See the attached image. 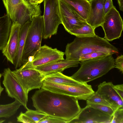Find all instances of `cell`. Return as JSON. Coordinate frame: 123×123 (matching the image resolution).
Listing matches in <instances>:
<instances>
[{"label":"cell","mask_w":123,"mask_h":123,"mask_svg":"<svg viewBox=\"0 0 123 123\" xmlns=\"http://www.w3.org/2000/svg\"><path fill=\"white\" fill-rule=\"evenodd\" d=\"M44 31L43 16L33 17L26 37L22 56V65L28 62L41 47Z\"/></svg>","instance_id":"obj_4"},{"label":"cell","mask_w":123,"mask_h":123,"mask_svg":"<svg viewBox=\"0 0 123 123\" xmlns=\"http://www.w3.org/2000/svg\"><path fill=\"white\" fill-rule=\"evenodd\" d=\"M101 26L105 33L104 38L108 41L119 38L121 36L123 29V20L114 6L105 15Z\"/></svg>","instance_id":"obj_9"},{"label":"cell","mask_w":123,"mask_h":123,"mask_svg":"<svg viewBox=\"0 0 123 123\" xmlns=\"http://www.w3.org/2000/svg\"><path fill=\"white\" fill-rule=\"evenodd\" d=\"M41 88L54 92L73 97L78 100H85L95 92L91 85L85 83L70 85L43 80Z\"/></svg>","instance_id":"obj_5"},{"label":"cell","mask_w":123,"mask_h":123,"mask_svg":"<svg viewBox=\"0 0 123 123\" xmlns=\"http://www.w3.org/2000/svg\"><path fill=\"white\" fill-rule=\"evenodd\" d=\"M94 52L113 55L118 53V50L106 39L96 34L89 37H76L73 41L67 45L64 53L66 60L77 61L82 55Z\"/></svg>","instance_id":"obj_2"},{"label":"cell","mask_w":123,"mask_h":123,"mask_svg":"<svg viewBox=\"0 0 123 123\" xmlns=\"http://www.w3.org/2000/svg\"><path fill=\"white\" fill-rule=\"evenodd\" d=\"M111 123H123V107L114 111Z\"/></svg>","instance_id":"obj_29"},{"label":"cell","mask_w":123,"mask_h":123,"mask_svg":"<svg viewBox=\"0 0 123 123\" xmlns=\"http://www.w3.org/2000/svg\"><path fill=\"white\" fill-rule=\"evenodd\" d=\"M115 68H117L123 74V55L118 56L115 59Z\"/></svg>","instance_id":"obj_32"},{"label":"cell","mask_w":123,"mask_h":123,"mask_svg":"<svg viewBox=\"0 0 123 123\" xmlns=\"http://www.w3.org/2000/svg\"><path fill=\"white\" fill-rule=\"evenodd\" d=\"M12 72L27 95L31 90L41 88L45 75L37 70L19 68Z\"/></svg>","instance_id":"obj_8"},{"label":"cell","mask_w":123,"mask_h":123,"mask_svg":"<svg viewBox=\"0 0 123 123\" xmlns=\"http://www.w3.org/2000/svg\"><path fill=\"white\" fill-rule=\"evenodd\" d=\"M119 8L121 11H123V0H117Z\"/></svg>","instance_id":"obj_36"},{"label":"cell","mask_w":123,"mask_h":123,"mask_svg":"<svg viewBox=\"0 0 123 123\" xmlns=\"http://www.w3.org/2000/svg\"><path fill=\"white\" fill-rule=\"evenodd\" d=\"M31 23V21H28L23 25L21 28L18 49L13 64L16 69L19 68L22 65L23 53L26 37Z\"/></svg>","instance_id":"obj_18"},{"label":"cell","mask_w":123,"mask_h":123,"mask_svg":"<svg viewBox=\"0 0 123 123\" xmlns=\"http://www.w3.org/2000/svg\"><path fill=\"white\" fill-rule=\"evenodd\" d=\"M2 75V83L8 96L17 100L25 108L27 109L28 95L25 92L10 68L4 69Z\"/></svg>","instance_id":"obj_10"},{"label":"cell","mask_w":123,"mask_h":123,"mask_svg":"<svg viewBox=\"0 0 123 123\" xmlns=\"http://www.w3.org/2000/svg\"><path fill=\"white\" fill-rule=\"evenodd\" d=\"M113 117L86 105L69 123H111Z\"/></svg>","instance_id":"obj_12"},{"label":"cell","mask_w":123,"mask_h":123,"mask_svg":"<svg viewBox=\"0 0 123 123\" xmlns=\"http://www.w3.org/2000/svg\"><path fill=\"white\" fill-rule=\"evenodd\" d=\"M2 1L6 10V14L10 19L17 6L23 2L22 0H2Z\"/></svg>","instance_id":"obj_24"},{"label":"cell","mask_w":123,"mask_h":123,"mask_svg":"<svg viewBox=\"0 0 123 123\" xmlns=\"http://www.w3.org/2000/svg\"><path fill=\"white\" fill-rule=\"evenodd\" d=\"M80 63V61L79 60H67L64 59L52 62L33 68L45 75L52 73L62 72L67 68L77 67Z\"/></svg>","instance_id":"obj_17"},{"label":"cell","mask_w":123,"mask_h":123,"mask_svg":"<svg viewBox=\"0 0 123 123\" xmlns=\"http://www.w3.org/2000/svg\"><path fill=\"white\" fill-rule=\"evenodd\" d=\"M21 26L16 22H12L8 41L2 50L7 60L13 64L18 51Z\"/></svg>","instance_id":"obj_14"},{"label":"cell","mask_w":123,"mask_h":123,"mask_svg":"<svg viewBox=\"0 0 123 123\" xmlns=\"http://www.w3.org/2000/svg\"><path fill=\"white\" fill-rule=\"evenodd\" d=\"M2 74L0 73V96L1 95L2 92L3 91L4 88L1 86L0 83V79L2 76Z\"/></svg>","instance_id":"obj_38"},{"label":"cell","mask_w":123,"mask_h":123,"mask_svg":"<svg viewBox=\"0 0 123 123\" xmlns=\"http://www.w3.org/2000/svg\"><path fill=\"white\" fill-rule=\"evenodd\" d=\"M105 0H90V9L87 23L95 29L101 26L104 21V5Z\"/></svg>","instance_id":"obj_16"},{"label":"cell","mask_w":123,"mask_h":123,"mask_svg":"<svg viewBox=\"0 0 123 123\" xmlns=\"http://www.w3.org/2000/svg\"><path fill=\"white\" fill-rule=\"evenodd\" d=\"M109 54L100 52H94L84 55L80 56L79 59V61H83L96 57L105 56Z\"/></svg>","instance_id":"obj_28"},{"label":"cell","mask_w":123,"mask_h":123,"mask_svg":"<svg viewBox=\"0 0 123 123\" xmlns=\"http://www.w3.org/2000/svg\"><path fill=\"white\" fill-rule=\"evenodd\" d=\"M64 53L57 48H52L46 45L41 46L28 61L19 68H33L52 62L64 60Z\"/></svg>","instance_id":"obj_7"},{"label":"cell","mask_w":123,"mask_h":123,"mask_svg":"<svg viewBox=\"0 0 123 123\" xmlns=\"http://www.w3.org/2000/svg\"><path fill=\"white\" fill-rule=\"evenodd\" d=\"M88 1H89L90 0H86Z\"/></svg>","instance_id":"obj_39"},{"label":"cell","mask_w":123,"mask_h":123,"mask_svg":"<svg viewBox=\"0 0 123 123\" xmlns=\"http://www.w3.org/2000/svg\"><path fill=\"white\" fill-rule=\"evenodd\" d=\"M31 99L36 110L67 123L75 117L81 109L76 98L42 88L35 92Z\"/></svg>","instance_id":"obj_1"},{"label":"cell","mask_w":123,"mask_h":123,"mask_svg":"<svg viewBox=\"0 0 123 123\" xmlns=\"http://www.w3.org/2000/svg\"><path fill=\"white\" fill-rule=\"evenodd\" d=\"M43 80L66 85H73L82 83L60 72L52 73L45 75Z\"/></svg>","instance_id":"obj_21"},{"label":"cell","mask_w":123,"mask_h":123,"mask_svg":"<svg viewBox=\"0 0 123 123\" xmlns=\"http://www.w3.org/2000/svg\"><path fill=\"white\" fill-rule=\"evenodd\" d=\"M59 0H44L43 15L44 27L43 38H50L56 34L59 25L62 23L60 16Z\"/></svg>","instance_id":"obj_6"},{"label":"cell","mask_w":123,"mask_h":123,"mask_svg":"<svg viewBox=\"0 0 123 123\" xmlns=\"http://www.w3.org/2000/svg\"><path fill=\"white\" fill-rule=\"evenodd\" d=\"M87 105L97 109L107 115L113 116L114 111L111 107L86 101Z\"/></svg>","instance_id":"obj_27"},{"label":"cell","mask_w":123,"mask_h":123,"mask_svg":"<svg viewBox=\"0 0 123 123\" xmlns=\"http://www.w3.org/2000/svg\"><path fill=\"white\" fill-rule=\"evenodd\" d=\"M22 104L15 100L13 102L7 104H0V118H9L15 115Z\"/></svg>","instance_id":"obj_22"},{"label":"cell","mask_w":123,"mask_h":123,"mask_svg":"<svg viewBox=\"0 0 123 123\" xmlns=\"http://www.w3.org/2000/svg\"><path fill=\"white\" fill-rule=\"evenodd\" d=\"M67 122L57 118L48 116L39 121L38 123H66Z\"/></svg>","instance_id":"obj_30"},{"label":"cell","mask_w":123,"mask_h":123,"mask_svg":"<svg viewBox=\"0 0 123 123\" xmlns=\"http://www.w3.org/2000/svg\"><path fill=\"white\" fill-rule=\"evenodd\" d=\"M44 0H33V4H40Z\"/></svg>","instance_id":"obj_37"},{"label":"cell","mask_w":123,"mask_h":123,"mask_svg":"<svg viewBox=\"0 0 123 123\" xmlns=\"http://www.w3.org/2000/svg\"><path fill=\"white\" fill-rule=\"evenodd\" d=\"M58 1L61 24L67 32L80 27L87 23L70 6L62 0Z\"/></svg>","instance_id":"obj_11"},{"label":"cell","mask_w":123,"mask_h":123,"mask_svg":"<svg viewBox=\"0 0 123 123\" xmlns=\"http://www.w3.org/2000/svg\"><path fill=\"white\" fill-rule=\"evenodd\" d=\"M41 13L39 4L28 6L23 2L17 6L11 19L12 22H16L22 26L28 21H31L33 17L41 15Z\"/></svg>","instance_id":"obj_13"},{"label":"cell","mask_w":123,"mask_h":123,"mask_svg":"<svg viewBox=\"0 0 123 123\" xmlns=\"http://www.w3.org/2000/svg\"><path fill=\"white\" fill-rule=\"evenodd\" d=\"M113 87L122 99L123 100V84L114 85Z\"/></svg>","instance_id":"obj_34"},{"label":"cell","mask_w":123,"mask_h":123,"mask_svg":"<svg viewBox=\"0 0 123 123\" xmlns=\"http://www.w3.org/2000/svg\"><path fill=\"white\" fill-rule=\"evenodd\" d=\"M17 121L18 122L24 123H35V122L26 115L25 113L21 112L17 117Z\"/></svg>","instance_id":"obj_31"},{"label":"cell","mask_w":123,"mask_h":123,"mask_svg":"<svg viewBox=\"0 0 123 123\" xmlns=\"http://www.w3.org/2000/svg\"><path fill=\"white\" fill-rule=\"evenodd\" d=\"M113 6L112 0H105L104 7L105 15L109 11Z\"/></svg>","instance_id":"obj_33"},{"label":"cell","mask_w":123,"mask_h":123,"mask_svg":"<svg viewBox=\"0 0 123 123\" xmlns=\"http://www.w3.org/2000/svg\"><path fill=\"white\" fill-rule=\"evenodd\" d=\"M95 30L90 25L87 23L81 27L70 30L68 32L76 37H89L96 35Z\"/></svg>","instance_id":"obj_23"},{"label":"cell","mask_w":123,"mask_h":123,"mask_svg":"<svg viewBox=\"0 0 123 123\" xmlns=\"http://www.w3.org/2000/svg\"><path fill=\"white\" fill-rule=\"evenodd\" d=\"M23 2L27 6H29L33 4V0H22Z\"/></svg>","instance_id":"obj_35"},{"label":"cell","mask_w":123,"mask_h":123,"mask_svg":"<svg viewBox=\"0 0 123 123\" xmlns=\"http://www.w3.org/2000/svg\"><path fill=\"white\" fill-rule=\"evenodd\" d=\"M112 55L80 61V68L71 77L80 82L87 83L102 76L115 68Z\"/></svg>","instance_id":"obj_3"},{"label":"cell","mask_w":123,"mask_h":123,"mask_svg":"<svg viewBox=\"0 0 123 123\" xmlns=\"http://www.w3.org/2000/svg\"><path fill=\"white\" fill-rule=\"evenodd\" d=\"M12 20L6 14L0 17V50L5 46L9 37Z\"/></svg>","instance_id":"obj_19"},{"label":"cell","mask_w":123,"mask_h":123,"mask_svg":"<svg viewBox=\"0 0 123 123\" xmlns=\"http://www.w3.org/2000/svg\"><path fill=\"white\" fill-rule=\"evenodd\" d=\"M86 101L106 106L111 107L112 109L111 105L96 91L93 94L90 96L86 100Z\"/></svg>","instance_id":"obj_26"},{"label":"cell","mask_w":123,"mask_h":123,"mask_svg":"<svg viewBox=\"0 0 123 123\" xmlns=\"http://www.w3.org/2000/svg\"><path fill=\"white\" fill-rule=\"evenodd\" d=\"M27 110L25 113L35 123H38L39 121L48 116L46 114L36 110H33L28 108Z\"/></svg>","instance_id":"obj_25"},{"label":"cell","mask_w":123,"mask_h":123,"mask_svg":"<svg viewBox=\"0 0 123 123\" xmlns=\"http://www.w3.org/2000/svg\"><path fill=\"white\" fill-rule=\"evenodd\" d=\"M112 82L104 81L98 86L97 92L111 105L114 111L123 107V100L114 89Z\"/></svg>","instance_id":"obj_15"},{"label":"cell","mask_w":123,"mask_h":123,"mask_svg":"<svg viewBox=\"0 0 123 123\" xmlns=\"http://www.w3.org/2000/svg\"><path fill=\"white\" fill-rule=\"evenodd\" d=\"M70 6L86 21L89 16L90 5L86 0H62Z\"/></svg>","instance_id":"obj_20"}]
</instances>
